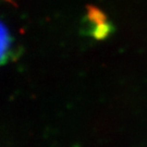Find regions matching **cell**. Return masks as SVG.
<instances>
[{"instance_id":"1","label":"cell","mask_w":147,"mask_h":147,"mask_svg":"<svg viewBox=\"0 0 147 147\" xmlns=\"http://www.w3.org/2000/svg\"><path fill=\"white\" fill-rule=\"evenodd\" d=\"M9 48V36L5 26L0 23V61L5 57Z\"/></svg>"},{"instance_id":"2","label":"cell","mask_w":147,"mask_h":147,"mask_svg":"<svg viewBox=\"0 0 147 147\" xmlns=\"http://www.w3.org/2000/svg\"><path fill=\"white\" fill-rule=\"evenodd\" d=\"M5 1H8V2H10V3H12V5L14 3V1H13V0H5Z\"/></svg>"}]
</instances>
